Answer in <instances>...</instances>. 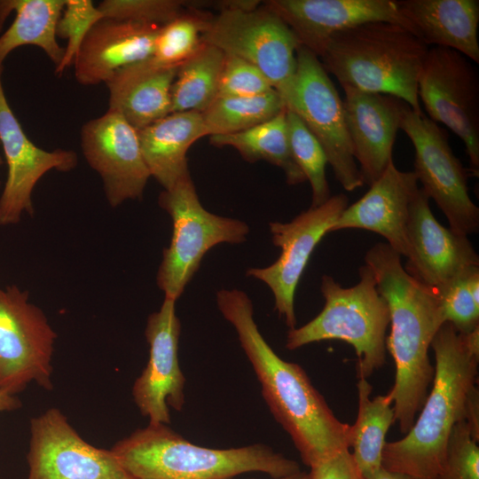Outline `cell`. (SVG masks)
I'll use <instances>...</instances> for the list:
<instances>
[{"label": "cell", "mask_w": 479, "mask_h": 479, "mask_svg": "<svg viewBox=\"0 0 479 479\" xmlns=\"http://www.w3.org/2000/svg\"><path fill=\"white\" fill-rule=\"evenodd\" d=\"M470 274L453 280L436 292L444 322L451 323L458 332L463 334L479 327V304L474 301L467 284Z\"/></svg>", "instance_id": "8d00e7d4"}, {"label": "cell", "mask_w": 479, "mask_h": 479, "mask_svg": "<svg viewBox=\"0 0 479 479\" xmlns=\"http://www.w3.org/2000/svg\"><path fill=\"white\" fill-rule=\"evenodd\" d=\"M216 303L235 328L263 398L303 463L310 467L340 450L349 449L350 425L334 414L299 365L282 359L268 344L255 324L247 294L238 289H220Z\"/></svg>", "instance_id": "6da1fadb"}, {"label": "cell", "mask_w": 479, "mask_h": 479, "mask_svg": "<svg viewBox=\"0 0 479 479\" xmlns=\"http://www.w3.org/2000/svg\"><path fill=\"white\" fill-rule=\"evenodd\" d=\"M435 479H479V447L464 420L452 429Z\"/></svg>", "instance_id": "e575fe53"}, {"label": "cell", "mask_w": 479, "mask_h": 479, "mask_svg": "<svg viewBox=\"0 0 479 479\" xmlns=\"http://www.w3.org/2000/svg\"><path fill=\"white\" fill-rule=\"evenodd\" d=\"M397 4L426 45L452 49L479 63L478 0H397Z\"/></svg>", "instance_id": "cb8c5ba5"}, {"label": "cell", "mask_w": 479, "mask_h": 479, "mask_svg": "<svg viewBox=\"0 0 479 479\" xmlns=\"http://www.w3.org/2000/svg\"><path fill=\"white\" fill-rule=\"evenodd\" d=\"M179 0H104V19L162 26L183 14L191 4Z\"/></svg>", "instance_id": "836d02e7"}, {"label": "cell", "mask_w": 479, "mask_h": 479, "mask_svg": "<svg viewBox=\"0 0 479 479\" xmlns=\"http://www.w3.org/2000/svg\"><path fill=\"white\" fill-rule=\"evenodd\" d=\"M202 41L225 55L256 67L286 100L290 95L301 46L290 27L259 1H223Z\"/></svg>", "instance_id": "52a82bcc"}, {"label": "cell", "mask_w": 479, "mask_h": 479, "mask_svg": "<svg viewBox=\"0 0 479 479\" xmlns=\"http://www.w3.org/2000/svg\"><path fill=\"white\" fill-rule=\"evenodd\" d=\"M176 301L164 297L158 311L146 322L148 362L132 387V397L149 424L170 423L169 406L181 411L185 404V379L178 362L181 324Z\"/></svg>", "instance_id": "2e32d148"}, {"label": "cell", "mask_w": 479, "mask_h": 479, "mask_svg": "<svg viewBox=\"0 0 479 479\" xmlns=\"http://www.w3.org/2000/svg\"><path fill=\"white\" fill-rule=\"evenodd\" d=\"M342 87L353 155L363 183L370 186L393 161V146L407 104L390 95Z\"/></svg>", "instance_id": "ffe728a7"}, {"label": "cell", "mask_w": 479, "mask_h": 479, "mask_svg": "<svg viewBox=\"0 0 479 479\" xmlns=\"http://www.w3.org/2000/svg\"><path fill=\"white\" fill-rule=\"evenodd\" d=\"M273 90L266 76L251 63L224 54L218 97H253Z\"/></svg>", "instance_id": "d590c367"}, {"label": "cell", "mask_w": 479, "mask_h": 479, "mask_svg": "<svg viewBox=\"0 0 479 479\" xmlns=\"http://www.w3.org/2000/svg\"><path fill=\"white\" fill-rule=\"evenodd\" d=\"M178 67H163L149 58L119 68L106 82L108 109L136 130L165 117L171 113L170 92Z\"/></svg>", "instance_id": "603a6c76"}, {"label": "cell", "mask_w": 479, "mask_h": 479, "mask_svg": "<svg viewBox=\"0 0 479 479\" xmlns=\"http://www.w3.org/2000/svg\"><path fill=\"white\" fill-rule=\"evenodd\" d=\"M2 72L0 64V145L8 168L0 197V226H6L18 224L23 213L33 216L32 192L37 182L51 169H74L78 156L72 150L45 151L29 140L8 104Z\"/></svg>", "instance_id": "e0dca14e"}, {"label": "cell", "mask_w": 479, "mask_h": 479, "mask_svg": "<svg viewBox=\"0 0 479 479\" xmlns=\"http://www.w3.org/2000/svg\"><path fill=\"white\" fill-rule=\"evenodd\" d=\"M407 234L412 253L404 270L436 292L479 269V256L468 237L438 223L421 188L410 208Z\"/></svg>", "instance_id": "ac0fdd59"}, {"label": "cell", "mask_w": 479, "mask_h": 479, "mask_svg": "<svg viewBox=\"0 0 479 479\" xmlns=\"http://www.w3.org/2000/svg\"><path fill=\"white\" fill-rule=\"evenodd\" d=\"M428 48L406 27L375 21L335 34L318 59L341 86L390 95L420 112L418 80Z\"/></svg>", "instance_id": "5b68a950"}, {"label": "cell", "mask_w": 479, "mask_h": 479, "mask_svg": "<svg viewBox=\"0 0 479 479\" xmlns=\"http://www.w3.org/2000/svg\"><path fill=\"white\" fill-rule=\"evenodd\" d=\"M212 15L191 6L160 27L151 59L158 65L178 67L202 45V35Z\"/></svg>", "instance_id": "4dcf8cb0"}, {"label": "cell", "mask_w": 479, "mask_h": 479, "mask_svg": "<svg viewBox=\"0 0 479 479\" xmlns=\"http://www.w3.org/2000/svg\"><path fill=\"white\" fill-rule=\"evenodd\" d=\"M402 130L415 150L414 174L421 190L446 216L450 229L469 236L479 229V208L470 198L468 170L453 153L447 133L408 105L401 119Z\"/></svg>", "instance_id": "30bf717a"}, {"label": "cell", "mask_w": 479, "mask_h": 479, "mask_svg": "<svg viewBox=\"0 0 479 479\" xmlns=\"http://www.w3.org/2000/svg\"><path fill=\"white\" fill-rule=\"evenodd\" d=\"M286 108L283 98L273 89L253 97H218L201 114L210 137L248 130Z\"/></svg>", "instance_id": "f546056e"}, {"label": "cell", "mask_w": 479, "mask_h": 479, "mask_svg": "<svg viewBox=\"0 0 479 479\" xmlns=\"http://www.w3.org/2000/svg\"><path fill=\"white\" fill-rule=\"evenodd\" d=\"M263 3L290 27L300 45L318 57L333 35L364 23L392 22L413 33L400 12L397 0H269Z\"/></svg>", "instance_id": "d6986e66"}, {"label": "cell", "mask_w": 479, "mask_h": 479, "mask_svg": "<svg viewBox=\"0 0 479 479\" xmlns=\"http://www.w3.org/2000/svg\"><path fill=\"white\" fill-rule=\"evenodd\" d=\"M430 347L436 360L432 389L412 427L402 439L386 443L381 459L383 468L414 479H435L451 431L463 420L466 397L477 378L479 327L463 334L445 322Z\"/></svg>", "instance_id": "3957f363"}, {"label": "cell", "mask_w": 479, "mask_h": 479, "mask_svg": "<svg viewBox=\"0 0 479 479\" xmlns=\"http://www.w3.org/2000/svg\"><path fill=\"white\" fill-rule=\"evenodd\" d=\"M418 96L430 118L464 143L474 176L479 170V74L472 61L448 48L429 47Z\"/></svg>", "instance_id": "7c38bea8"}, {"label": "cell", "mask_w": 479, "mask_h": 479, "mask_svg": "<svg viewBox=\"0 0 479 479\" xmlns=\"http://www.w3.org/2000/svg\"><path fill=\"white\" fill-rule=\"evenodd\" d=\"M27 479H131L110 450L87 443L57 408L30 420Z\"/></svg>", "instance_id": "5bb4252c"}, {"label": "cell", "mask_w": 479, "mask_h": 479, "mask_svg": "<svg viewBox=\"0 0 479 479\" xmlns=\"http://www.w3.org/2000/svg\"><path fill=\"white\" fill-rule=\"evenodd\" d=\"M158 202L170 216L173 232L169 246L163 250L156 280L165 297L177 301L206 253L220 243L245 241L249 227L243 221L204 208L190 174L163 190Z\"/></svg>", "instance_id": "ba28073f"}, {"label": "cell", "mask_w": 479, "mask_h": 479, "mask_svg": "<svg viewBox=\"0 0 479 479\" xmlns=\"http://www.w3.org/2000/svg\"><path fill=\"white\" fill-rule=\"evenodd\" d=\"M349 205L343 193L331 196L325 203L310 208L289 223L269 224L273 244L281 249L279 258L263 268H250L247 276L265 283L274 296V308L289 329L296 325L294 294L300 279L315 247Z\"/></svg>", "instance_id": "4fadbf2b"}, {"label": "cell", "mask_w": 479, "mask_h": 479, "mask_svg": "<svg viewBox=\"0 0 479 479\" xmlns=\"http://www.w3.org/2000/svg\"><path fill=\"white\" fill-rule=\"evenodd\" d=\"M463 420L467 425L473 439L479 440V391L474 385L467 392L464 404Z\"/></svg>", "instance_id": "f35d334b"}, {"label": "cell", "mask_w": 479, "mask_h": 479, "mask_svg": "<svg viewBox=\"0 0 479 479\" xmlns=\"http://www.w3.org/2000/svg\"><path fill=\"white\" fill-rule=\"evenodd\" d=\"M21 407V402L17 397L0 390V412L14 411Z\"/></svg>", "instance_id": "ab89813d"}, {"label": "cell", "mask_w": 479, "mask_h": 479, "mask_svg": "<svg viewBox=\"0 0 479 479\" xmlns=\"http://www.w3.org/2000/svg\"><path fill=\"white\" fill-rule=\"evenodd\" d=\"M66 0H1L0 30L11 11L16 12L9 28L0 36V64L14 49L23 45L40 47L56 65L65 48L57 41V25Z\"/></svg>", "instance_id": "484cf974"}, {"label": "cell", "mask_w": 479, "mask_h": 479, "mask_svg": "<svg viewBox=\"0 0 479 479\" xmlns=\"http://www.w3.org/2000/svg\"><path fill=\"white\" fill-rule=\"evenodd\" d=\"M104 19L91 0H66L56 35L67 40L64 56L56 67L55 74L62 73L74 64L77 52L91 27Z\"/></svg>", "instance_id": "d6a6232c"}, {"label": "cell", "mask_w": 479, "mask_h": 479, "mask_svg": "<svg viewBox=\"0 0 479 479\" xmlns=\"http://www.w3.org/2000/svg\"><path fill=\"white\" fill-rule=\"evenodd\" d=\"M366 479H414L413 477L398 472L389 471L381 467L378 471Z\"/></svg>", "instance_id": "60d3db41"}, {"label": "cell", "mask_w": 479, "mask_h": 479, "mask_svg": "<svg viewBox=\"0 0 479 479\" xmlns=\"http://www.w3.org/2000/svg\"><path fill=\"white\" fill-rule=\"evenodd\" d=\"M357 387L358 412L355 423L350 425L349 448L360 475L366 479L381 468L386 435L395 422V412L389 393L371 398L373 388L364 378L359 379Z\"/></svg>", "instance_id": "4316f807"}, {"label": "cell", "mask_w": 479, "mask_h": 479, "mask_svg": "<svg viewBox=\"0 0 479 479\" xmlns=\"http://www.w3.org/2000/svg\"><path fill=\"white\" fill-rule=\"evenodd\" d=\"M80 140L86 161L102 180L110 206L142 198L151 176L137 130L119 113L108 109L85 122Z\"/></svg>", "instance_id": "9a60e30c"}, {"label": "cell", "mask_w": 479, "mask_h": 479, "mask_svg": "<svg viewBox=\"0 0 479 479\" xmlns=\"http://www.w3.org/2000/svg\"><path fill=\"white\" fill-rule=\"evenodd\" d=\"M309 479H363L349 449H342L310 467Z\"/></svg>", "instance_id": "74e56055"}, {"label": "cell", "mask_w": 479, "mask_h": 479, "mask_svg": "<svg viewBox=\"0 0 479 479\" xmlns=\"http://www.w3.org/2000/svg\"><path fill=\"white\" fill-rule=\"evenodd\" d=\"M161 27L100 20L85 36L75 59L76 81L85 86L106 82L119 68L151 58Z\"/></svg>", "instance_id": "7402d4cb"}, {"label": "cell", "mask_w": 479, "mask_h": 479, "mask_svg": "<svg viewBox=\"0 0 479 479\" xmlns=\"http://www.w3.org/2000/svg\"><path fill=\"white\" fill-rule=\"evenodd\" d=\"M57 334L27 291L0 287V390L14 396L29 383L53 389L51 360Z\"/></svg>", "instance_id": "8fae6325"}, {"label": "cell", "mask_w": 479, "mask_h": 479, "mask_svg": "<svg viewBox=\"0 0 479 479\" xmlns=\"http://www.w3.org/2000/svg\"><path fill=\"white\" fill-rule=\"evenodd\" d=\"M111 451L131 479H230L263 472L274 479L301 472L299 464L270 446L211 449L196 445L166 424H148Z\"/></svg>", "instance_id": "277c9868"}, {"label": "cell", "mask_w": 479, "mask_h": 479, "mask_svg": "<svg viewBox=\"0 0 479 479\" xmlns=\"http://www.w3.org/2000/svg\"><path fill=\"white\" fill-rule=\"evenodd\" d=\"M224 53L203 42L177 69L171 87V113H203L217 98Z\"/></svg>", "instance_id": "f1b7e54d"}, {"label": "cell", "mask_w": 479, "mask_h": 479, "mask_svg": "<svg viewBox=\"0 0 479 479\" xmlns=\"http://www.w3.org/2000/svg\"><path fill=\"white\" fill-rule=\"evenodd\" d=\"M413 171L398 169L393 161L369 190L343 210L332 232L363 229L381 235L387 244L407 259L412 250L407 224L410 208L419 190Z\"/></svg>", "instance_id": "44dd1931"}, {"label": "cell", "mask_w": 479, "mask_h": 479, "mask_svg": "<svg viewBox=\"0 0 479 479\" xmlns=\"http://www.w3.org/2000/svg\"><path fill=\"white\" fill-rule=\"evenodd\" d=\"M277 479H309V473L301 471L300 473L295 474L294 475L282 477V478H277Z\"/></svg>", "instance_id": "b9f144b4"}, {"label": "cell", "mask_w": 479, "mask_h": 479, "mask_svg": "<svg viewBox=\"0 0 479 479\" xmlns=\"http://www.w3.org/2000/svg\"><path fill=\"white\" fill-rule=\"evenodd\" d=\"M3 163H4V161H3V159H2V157H1V155H0V166H1ZM0 185H1V181H0Z\"/></svg>", "instance_id": "7bdbcfd3"}, {"label": "cell", "mask_w": 479, "mask_h": 479, "mask_svg": "<svg viewBox=\"0 0 479 479\" xmlns=\"http://www.w3.org/2000/svg\"><path fill=\"white\" fill-rule=\"evenodd\" d=\"M296 60L286 107L300 117L318 141L339 184L352 192L364 183L353 155L342 99L318 56L300 46Z\"/></svg>", "instance_id": "9c48e42d"}, {"label": "cell", "mask_w": 479, "mask_h": 479, "mask_svg": "<svg viewBox=\"0 0 479 479\" xmlns=\"http://www.w3.org/2000/svg\"><path fill=\"white\" fill-rule=\"evenodd\" d=\"M358 274L359 281L350 287H343L329 275L322 276V310L307 324L289 329L286 348L293 350L321 341H343L355 349L358 378L367 379L385 364L390 316L372 269L362 265Z\"/></svg>", "instance_id": "8992f818"}, {"label": "cell", "mask_w": 479, "mask_h": 479, "mask_svg": "<svg viewBox=\"0 0 479 479\" xmlns=\"http://www.w3.org/2000/svg\"><path fill=\"white\" fill-rule=\"evenodd\" d=\"M287 122L292 154L311 187L310 208L320 206L331 197L326 175L328 164L326 153L300 117L287 109Z\"/></svg>", "instance_id": "1f68e13d"}, {"label": "cell", "mask_w": 479, "mask_h": 479, "mask_svg": "<svg viewBox=\"0 0 479 479\" xmlns=\"http://www.w3.org/2000/svg\"><path fill=\"white\" fill-rule=\"evenodd\" d=\"M217 147L231 146L249 162L265 161L283 170L287 184L306 180L292 154L287 122V108L275 117L248 130L209 137Z\"/></svg>", "instance_id": "83f0119b"}, {"label": "cell", "mask_w": 479, "mask_h": 479, "mask_svg": "<svg viewBox=\"0 0 479 479\" xmlns=\"http://www.w3.org/2000/svg\"><path fill=\"white\" fill-rule=\"evenodd\" d=\"M149 170L164 190L190 174L186 153L200 137L208 136L201 113L175 112L137 130Z\"/></svg>", "instance_id": "d4e9b609"}, {"label": "cell", "mask_w": 479, "mask_h": 479, "mask_svg": "<svg viewBox=\"0 0 479 479\" xmlns=\"http://www.w3.org/2000/svg\"><path fill=\"white\" fill-rule=\"evenodd\" d=\"M376 280L377 289L386 301L390 316V334L386 349L396 366L395 383L389 390L395 421L401 433L412 427L433 381L435 367L428 349L432 340L445 323L439 297L435 290L410 275L401 255L389 245L379 242L365 254Z\"/></svg>", "instance_id": "7a4b0ae2"}]
</instances>
